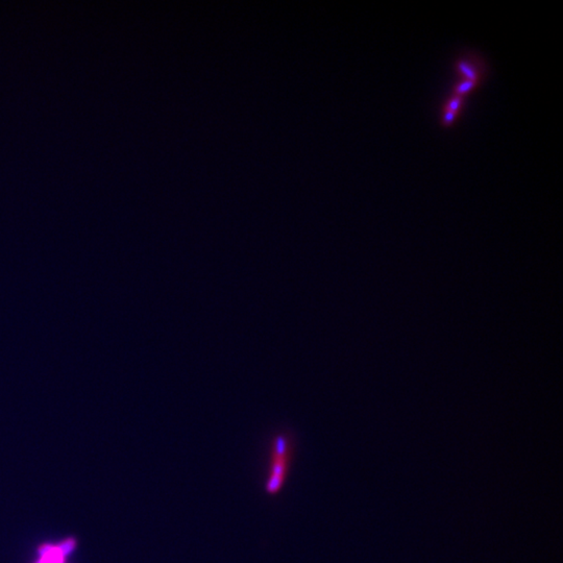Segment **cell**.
I'll return each mask as SVG.
<instances>
[{"label": "cell", "instance_id": "obj_2", "mask_svg": "<svg viewBox=\"0 0 563 563\" xmlns=\"http://www.w3.org/2000/svg\"><path fill=\"white\" fill-rule=\"evenodd\" d=\"M73 541L64 542L62 546H44L40 550V561L37 563H64L65 556L68 550H71Z\"/></svg>", "mask_w": 563, "mask_h": 563}, {"label": "cell", "instance_id": "obj_1", "mask_svg": "<svg viewBox=\"0 0 563 563\" xmlns=\"http://www.w3.org/2000/svg\"><path fill=\"white\" fill-rule=\"evenodd\" d=\"M297 439L289 427H279L269 436L262 489L267 496H279L285 488L295 459Z\"/></svg>", "mask_w": 563, "mask_h": 563}]
</instances>
